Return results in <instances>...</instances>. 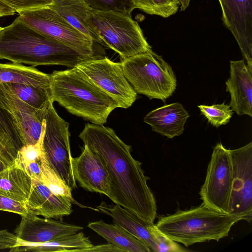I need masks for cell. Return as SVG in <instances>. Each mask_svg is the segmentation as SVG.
Here are the masks:
<instances>
[{
  "mask_svg": "<svg viewBox=\"0 0 252 252\" xmlns=\"http://www.w3.org/2000/svg\"><path fill=\"white\" fill-rule=\"evenodd\" d=\"M224 26L236 40L247 65L252 69V0H218Z\"/></svg>",
  "mask_w": 252,
  "mask_h": 252,
  "instance_id": "obj_13",
  "label": "cell"
},
{
  "mask_svg": "<svg viewBox=\"0 0 252 252\" xmlns=\"http://www.w3.org/2000/svg\"><path fill=\"white\" fill-rule=\"evenodd\" d=\"M93 57L45 36L26 24L20 16L0 30V59L34 67L60 65L72 68Z\"/></svg>",
  "mask_w": 252,
  "mask_h": 252,
  "instance_id": "obj_2",
  "label": "cell"
},
{
  "mask_svg": "<svg viewBox=\"0 0 252 252\" xmlns=\"http://www.w3.org/2000/svg\"><path fill=\"white\" fill-rule=\"evenodd\" d=\"M97 210L112 218L113 222L123 227L143 242L151 250L158 252V247L147 224L121 206L108 204L103 201L96 206Z\"/></svg>",
  "mask_w": 252,
  "mask_h": 252,
  "instance_id": "obj_20",
  "label": "cell"
},
{
  "mask_svg": "<svg viewBox=\"0 0 252 252\" xmlns=\"http://www.w3.org/2000/svg\"><path fill=\"white\" fill-rule=\"evenodd\" d=\"M53 102L69 113L97 125L107 122L117 103L77 67L55 70L50 74Z\"/></svg>",
  "mask_w": 252,
  "mask_h": 252,
  "instance_id": "obj_3",
  "label": "cell"
},
{
  "mask_svg": "<svg viewBox=\"0 0 252 252\" xmlns=\"http://www.w3.org/2000/svg\"><path fill=\"white\" fill-rule=\"evenodd\" d=\"M90 18L103 44L125 59L152 50L131 15L91 9Z\"/></svg>",
  "mask_w": 252,
  "mask_h": 252,
  "instance_id": "obj_6",
  "label": "cell"
},
{
  "mask_svg": "<svg viewBox=\"0 0 252 252\" xmlns=\"http://www.w3.org/2000/svg\"><path fill=\"white\" fill-rule=\"evenodd\" d=\"M74 178L79 186L94 192L109 195V179L106 168L98 154L84 145L81 154L72 158Z\"/></svg>",
  "mask_w": 252,
  "mask_h": 252,
  "instance_id": "obj_14",
  "label": "cell"
},
{
  "mask_svg": "<svg viewBox=\"0 0 252 252\" xmlns=\"http://www.w3.org/2000/svg\"><path fill=\"white\" fill-rule=\"evenodd\" d=\"M135 8L150 14L168 18L177 13L178 0H131Z\"/></svg>",
  "mask_w": 252,
  "mask_h": 252,
  "instance_id": "obj_28",
  "label": "cell"
},
{
  "mask_svg": "<svg viewBox=\"0 0 252 252\" xmlns=\"http://www.w3.org/2000/svg\"><path fill=\"white\" fill-rule=\"evenodd\" d=\"M0 106L12 115L23 145L34 144L39 141L47 109L41 110L32 107L3 83H0Z\"/></svg>",
  "mask_w": 252,
  "mask_h": 252,
  "instance_id": "obj_12",
  "label": "cell"
},
{
  "mask_svg": "<svg viewBox=\"0 0 252 252\" xmlns=\"http://www.w3.org/2000/svg\"><path fill=\"white\" fill-rule=\"evenodd\" d=\"M32 185V179L15 162L0 171V192L26 204Z\"/></svg>",
  "mask_w": 252,
  "mask_h": 252,
  "instance_id": "obj_23",
  "label": "cell"
},
{
  "mask_svg": "<svg viewBox=\"0 0 252 252\" xmlns=\"http://www.w3.org/2000/svg\"><path fill=\"white\" fill-rule=\"evenodd\" d=\"M121 63L137 94L164 102L174 93L177 79L172 67L152 50L122 59Z\"/></svg>",
  "mask_w": 252,
  "mask_h": 252,
  "instance_id": "obj_5",
  "label": "cell"
},
{
  "mask_svg": "<svg viewBox=\"0 0 252 252\" xmlns=\"http://www.w3.org/2000/svg\"><path fill=\"white\" fill-rule=\"evenodd\" d=\"M0 210L18 214L21 216L30 214L26 204L10 198L0 192Z\"/></svg>",
  "mask_w": 252,
  "mask_h": 252,
  "instance_id": "obj_34",
  "label": "cell"
},
{
  "mask_svg": "<svg viewBox=\"0 0 252 252\" xmlns=\"http://www.w3.org/2000/svg\"><path fill=\"white\" fill-rule=\"evenodd\" d=\"M15 12L40 8L52 4L53 0H1Z\"/></svg>",
  "mask_w": 252,
  "mask_h": 252,
  "instance_id": "obj_33",
  "label": "cell"
},
{
  "mask_svg": "<svg viewBox=\"0 0 252 252\" xmlns=\"http://www.w3.org/2000/svg\"><path fill=\"white\" fill-rule=\"evenodd\" d=\"M230 106L239 116L252 117V69L244 60L230 61V77L225 82Z\"/></svg>",
  "mask_w": 252,
  "mask_h": 252,
  "instance_id": "obj_16",
  "label": "cell"
},
{
  "mask_svg": "<svg viewBox=\"0 0 252 252\" xmlns=\"http://www.w3.org/2000/svg\"><path fill=\"white\" fill-rule=\"evenodd\" d=\"M6 84L21 100L36 109L46 110L50 103L53 102L50 88H39L24 83Z\"/></svg>",
  "mask_w": 252,
  "mask_h": 252,
  "instance_id": "obj_26",
  "label": "cell"
},
{
  "mask_svg": "<svg viewBox=\"0 0 252 252\" xmlns=\"http://www.w3.org/2000/svg\"><path fill=\"white\" fill-rule=\"evenodd\" d=\"M233 170L229 149L221 142L214 147L205 181L199 194L205 206L229 214L232 191Z\"/></svg>",
  "mask_w": 252,
  "mask_h": 252,
  "instance_id": "obj_9",
  "label": "cell"
},
{
  "mask_svg": "<svg viewBox=\"0 0 252 252\" xmlns=\"http://www.w3.org/2000/svg\"><path fill=\"white\" fill-rule=\"evenodd\" d=\"M232 191L229 214L251 222L252 220V142L230 150Z\"/></svg>",
  "mask_w": 252,
  "mask_h": 252,
  "instance_id": "obj_11",
  "label": "cell"
},
{
  "mask_svg": "<svg viewBox=\"0 0 252 252\" xmlns=\"http://www.w3.org/2000/svg\"><path fill=\"white\" fill-rule=\"evenodd\" d=\"M18 151L7 140L0 135V155L7 160L14 163Z\"/></svg>",
  "mask_w": 252,
  "mask_h": 252,
  "instance_id": "obj_35",
  "label": "cell"
},
{
  "mask_svg": "<svg viewBox=\"0 0 252 252\" xmlns=\"http://www.w3.org/2000/svg\"><path fill=\"white\" fill-rule=\"evenodd\" d=\"M44 152V151H43ZM42 182L54 193L66 197L75 202L71 194V189L61 178L50 166L44 152L41 159Z\"/></svg>",
  "mask_w": 252,
  "mask_h": 252,
  "instance_id": "obj_27",
  "label": "cell"
},
{
  "mask_svg": "<svg viewBox=\"0 0 252 252\" xmlns=\"http://www.w3.org/2000/svg\"><path fill=\"white\" fill-rule=\"evenodd\" d=\"M243 220L240 216L221 213L203 203L159 217L156 226L172 240L186 247L227 237L232 226Z\"/></svg>",
  "mask_w": 252,
  "mask_h": 252,
  "instance_id": "obj_4",
  "label": "cell"
},
{
  "mask_svg": "<svg viewBox=\"0 0 252 252\" xmlns=\"http://www.w3.org/2000/svg\"><path fill=\"white\" fill-rule=\"evenodd\" d=\"M84 145L96 152L102 161L109 179L108 197L147 224L157 217L154 195L148 185L142 163L131 154L126 144L111 128L87 124L79 135Z\"/></svg>",
  "mask_w": 252,
  "mask_h": 252,
  "instance_id": "obj_1",
  "label": "cell"
},
{
  "mask_svg": "<svg viewBox=\"0 0 252 252\" xmlns=\"http://www.w3.org/2000/svg\"><path fill=\"white\" fill-rule=\"evenodd\" d=\"M93 9L131 15L135 9L131 0H85Z\"/></svg>",
  "mask_w": 252,
  "mask_h": 252,
  "instance_id": "obj_31",
  "label": "cell"
},
{
  "mask_svg": "<svg viewBox=\"0 0 252 252\" xmlns=\"http://www.w3.org/2000/svg\"><path fill=\"white\" fill-rule=\"evenodd\" d=\"M123 252L121 249L109 243L107 244L93 246L86 250L85 252Z\"/></svg>",
  "mask_w": 252,
  "mask_h": 252,
  "instance_id": "obj_37",
  "label": "cell"
},
{
  "mask_svg": "<svg viewBox=\"0 0 252 252\" xmlns=\"http://www.w3.org/2000/svg\"><path fill=\"white\" fill-rule=\"evenodd\" d=\"M149 230L158 247V252H183L188 251L160 231L154 223L149 224Z\"/></svg>",
  "mask_w": 252,
  "mask_h": 252,
  "instance_id": "obj_32",
  "label": "cell"
},
{
  "mask_svg": "<svg viewBox=\"0 0 252 252\" xmlns=\"http://www.w3.org/2000/svg\"><path fill=\"white\" fill-rule=\"evenodd\" d=\"M22 20L38 32L82 55L94 57V43L49 6L18 12Z\"/></svg>",
  "mask_w": 252,
  "mask_h": 252,
  "instance_id": "obj_8",
  "label": "cell"
},
{
  "mask_svg": "<svg viewBox=\"0 0 252 252\" xmlns=\"http://www.w3.org/2000/svg\"><path fill=\"white\" fill-rule=\"evenodd\" d=\"M69 123L49 104L44 117L42 146L52 168L71 189L77 187L74 178L69 143Z\"/></svg>",
  "mask_w": 252,
  "mask_h": 252,
  "instance_id": "obj_7",
  "label": "cell"
},
{
  "mask_svg": "<svg viewBox=\"0 0 252 252\" xmlns=\"http://www.w3.org/2000/svg\"><path fill=\"white\" fill-rule=\"evenodd\" d=\"M19 238L15 234L7 229L0 230V250L10 249L18 245Z\"/></svg>",
  "mask_w": 252,
  "mask_h": 252,
  "instance_id": "obj_36",
  "label": "cell"
},
{
  "mask_svg": "<svg viewBox=\"0 0 252 252\" xmlns=\"http://www.w3.org/2000/svg\"><path fill=\"white\" fill-rule=\"evenodd\" d=\"M41 139L34 144L23 145L18 151L14 162L32 179L42 182L41 159L43 154Z\"/></svg>",
  "mask_w": 252,
  "mask_h": 252,
  "instance_id": "obj_25",
  "label": "cell"
},
{
  "mask_svg": "<svg viewBox=\"0 0 252 252\" xmlns=\"http://www.w3.org/2000/svg\"><path fill=\"white\" fill-rule=\"evenodd\" d=\"M93 246L89 238L83 232L58 238L42 243H30L19 239L17 246L10 250L11 252H55L85 251Z\"/></svg>",
  "mask_w": 252,
  "mask_h": 252,
  "instance_id": "obj_21",
  "label": "cell"
},
{
  "mask_svg": "<svg viewBox=\"0 0 252 252\" xmlns=\"http://www.w3.org/2000/svg\"><path fill=\"white\" fill-rule=\"evenodd\" d=\"M197 107L208 123L217 128L228 123L233 114L230 105L224 102L210 106L199 105Z\"/></svg>",
  "mask_w": 252,
  "mask_h": 252,
  "instance_id": "obj_29",
  "label": "cell"
},
{
  "mask_svg": "<svg viewBox=\"0 0 252 252\" xmlns=\"http://www.w3.org/2000/svg\"><path fill=\"white\" fill-rule=\"evenodd\" d=\"M191 0H178L181 11H184L189 6Z\"/></svg>",
  "mask_w": 252,
  "mask_h": 252,
  "instance_id": "obj_40",
  "label": "cell"
},
{
  "mask_svg": "<svg viewBox=\"0 0 252 252\" xmlns=\"http://www.w3.org/2000/svg\"><path fill=\"white\" fill-rule=\"evenodd\" d=\"M2 28L0 26V30H1L2 29Z\"/></svg>",
  "mask_w": 252,
  "mask_h": 252,
  "instance_id": "obj_41",
  "label": "cell"
},
{
  "mask_svg": "<svg viewBox=\"0 0 252 252\" xmlns=\"http://www.w3.org/2000/svg\"><path fill=\"white\" fill-rule=\"evenodd\" d=\"M12 164V163L0 155V171L6 169Z\"/></svg>",
  "mask_w": 252,
  "mask_h": 252,
  "instance_id": "obj_39",
  "label": "cell"
},
{
  "mask_svg": "<svg viewBox=\"0 0 252 252\" xmlns=\"http://www.w3.org/2000/svg\"><path fill=\"white\" fill-rule=\"evenodd\" d=\"M15 11L5 3L0 0V17L13 15Z\"/></svg>",
  "mask_w": 252,
  "mask_h": 252,
  "instance_id": "obj_38",
  "label": "cell"
},
{
  "mask_svg": "<svg viewBox=\"0 0 252 252\" xmlns=\"http://www.w3.org/2000/svg\"><path fill=\"white\" fill-rule=\"evenodd\" d=\"M0 83H24L35 87L50 88V74L33 66L11 63H0Z\"/></svg>",
  "mask_w": 252,
  "mask_h": 252,
  "instance_id": "obj_24",
  "label": "cell"
},
{
  "mask_svg": "<svg viewBox=\"0 0 252 252\" xmlns=\"http://www.w3.org/2000/svg\"><path fill=\"white\" fill-rule=\"evenodd\" d=\"M49 6L94 42L103 44L90 18L92 8L85 0H53Z\"/></svg>",
  "mask_w": 252,
  "mask_h": 252,
  "instance_id": "obj_19",
  "label": "cell"
},
{
  "mask_svg": "<svg viewBox=\"0 0 252 252\" xmlns=\"http://www.w3.org/2000/svg\"><path fill=\"white\" fill-rule=\"evenodd\" d=\"M83 227L52 218H41L29 214L21 216L14 232L18 238L30 243H42L77 233Z\"/></svg>",
  "mask_w": 252,
  "mask_h": 252,
  "instance_id": "obj_15",
  "label": "cell"
},
{
  "mask_svg": "<svg viewBox=\"0 0 252 252\" xmlns=\"http://www.w3.org/2000/svg\"><path fill=\"white\" fill-rule=\"evenodd\" d=\"M189 115L179 102L164 105L148 113L143 121L152 130L168 138L182 134Z\"/></svg>",
  "mask_w": 252,
  "mask_h": 252,
  "instance_id": "obj_18",
  "label": "cell"
},
{
  "mask_svg": "<svg viewBox=\"0 0 252 252\" xmlns=\"http://www.w3.org/2000/svg\"><path fill=\"white\" fill-rule=\"evenodd\" d=\"M0 135L17 150L23 146L19 130L12 115L0 106Z\"/></svg>",
  "mask_w": 252,
  "mask_h": 252,
  "instance_id": "obj_30",
  "label": "cell"
},
{
  "mask_svg": "<svg viewBox=\"0 0 252 252\" xmlns=\"http://www.w3.org/2000/svg\"><path fill=\"white\" fill-rule=\"evenodd\" d=\"M71 203L67 198L54 193L42 182L32 179L31 189L26 202L30 214L61 219L72 212Z\"/></svg>",
  "mask_w": 252,
  "mask_h": 252,
  "instance_id": "obj_17",
  "label": "cell"
},
{
  "mask_svg": "<svg viewBox=\"0 0 252 252\" xmlns=\"http://www.w3.org/2000/svg\"><path fill=\"white\" fill-rule=\"evenodd\" d=\"M118 104L126 109L137 99V93L125 76L121 63L107 57H94L76 66Z\"/></svg>",
  "mask_w": 252,
  "mask_h": 252,
  "instance_id": "obj_10",
  "label": "cell"
},
{
  "mask_svg": "<svg viewBox=\"0 0 252 252\" xmlns=\"http://www.w3.org/2000/svg\"><path fill=\"white\" fill-rule=\"evenodd\" d=\"M88 227L123 252H150V249L123 227L102 220L91 222Z\"/></svg>",
  "mask_w": 252,
  "mask_h": 252,
  "instance_id": "obj_22",
  "label": "cell"
}]
</instances>
